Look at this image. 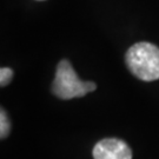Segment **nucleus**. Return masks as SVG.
I'll use <instances>...</instances> for the list:
<instances>
[{
	"label": "nucleus",
	"mask_w": 159,
	"mask_h": 159,
	"mask_svg": "<svg viewBox=\"0 0 159 159\" xmlns=\"http://www.w3.org/2000/svg\"><path fill=\"white\" fill-rule=\"evenodd\" d=\"M92 154L94 159H132L130 146L116 138H107L97 143Z\"/></svg>",
	"instance_id": "7ed1b4c3"
},
{
	"label": "nucleus",
	"mask_w": 159,
	"mask_h": 159,
	"mask_svg": "<svg viewBox=\"0 0 159 159\" xmlns=\"http://www.w3.org/2000/svg\"><path fill=\"white\" fill-rule=\"evenodd\" d=\"M10 131H11V123L8 120L6 112L1 108L0 111V138L1 139L7 138L10 134Z\"/></svg>",
	"instance_id": "20e7f679"
},
{
	"label": "nucleus",
	"mask_w": 159,
	"mask_h": 159,
	"mask_svg": "<svg viewBox=\"0 0 159 159\" xmlns=\"http://www.w3.org/2000/svg\"><path fill=\"white\" fill-rule=\"evenodd\" d=\"M12 78H13V71L8 67H1L0 70V85L6 86L11 83Z\"/></svg>",
	"instance_id": "39448f33"
},
{
	"label": "nucleus",
	"mask_w": 159,
	"mask_h": 159,
	"mask_svg": "<svg viewBox=\"0 0 159 159\" xmlns=\"http://www.w3.org/2000/svg\"><path fill=\"white\" fill-rule=\"evenodd\" d=\"M96 89L97 85L94 83L79 79L70 61L61 60L58 64L56 77L52 84V91L58 98L65 100L80 98Z\"/></svg>",
	"instance_id": "f03ea898"
},
{
	"label": "nucleus",
	"mask_w": 159,
	"mask_h": 159,
	"mask_svg": "<svg viewBox=\"0 0 159 159\" xmlns=\"http://www.w3.org/2000/svg\"><path fill=\"white\" fill-rule=\"evenodd\" d=\"M39 1H41V0H39Z\"/></svg>",
	"instance_id": "423d86ee"
},
{
	"label": "nucleus",
	"mask_w": 159,
	"mask_h": 159,
	"mask_svg": "<svg viewBox=\"0 0 159 159\" xmlns=\"http://www.w3.org/2000/svg\"><path fill=\"white\" fill-rule=\"evenodd\" d=\"M126 65L131 73L144 81L159 79V47L151 43H138L126 52Z\"/></svg>",
	"instance_id": "f257e3e1"
}]
</instances>
